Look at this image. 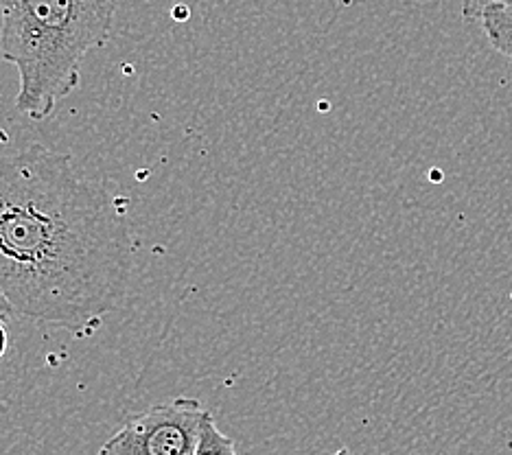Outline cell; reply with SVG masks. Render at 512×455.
I'll use <instances>...</instances> for the list:
<instances>
[{
    "instance_id": "8992f818",
    "label": "cell",
    "mask_w": 512,
    "mask_h": 455,
    "mask_svg": "<svg viewBox=\"0 0 512 455\" xmlns=\"http://www.w3.org/2000/svg\"><path fill=\"white\" fill-rule=\"evenodd\" d=\"M491 7H512V0H462V18L467 22H477Z\"/></svg>"
},
{
    "instance_id": "3957f363",
    "label": "cell",
    "mask_w": 512,
    "mask_h": 455,
    "mask_svg": "<svg viewBox=\"0 0 512 455\" xmlns=\"http://www.w3.org/2000/svg\"><path fill=\"white\" fill-rule=\"evenodd\" d=\"M208 412L191 396L158 403L132 416L101 447L103 455H195Z\"/></svg>"
},
{
    "instance_id": "7a4b0ae2",
    "label": "cell",
    "mask_w": 512,
    "mask_h": 455,
    "mask_svg": "<svg viewBox=\"0 0 512 455\" xmlns=\"http://www.w3.org/2000/svg\"><path fill=\"white\" fill-rule=\"evenodd\" d=\"M119 0H0V57L18 70L16 108L44 121L79 88L86 55L110 42Z\"/></svg>"
},
{
    "instance_id": "277c9868",
    "label": "cell",
    "mask_w": 512,
    "mask_h": 455,
    "mask_svg": "<svg viewBox=\"0 0 512 455\" xmlns=\"http://www.w3.org/2000/svg\"><path fill=\"white\" fill-rule=\"evenodd\" d=\"M480 22L495 49L512 57V7L486 9Z\"/></svg>"
},
{
    "instance_id": "ba28073f",
    "label": "cell",
    "mask_w": 512,
    "mask_h": 455,
    "mask_svg": "<svg viewBox=\"0 0 512 455\" xmlns=\"http://www.w3.org/2000/svg\"><path fill=\"white\" fill-rule=\"evenodd\" d=\"M7 322H0V359L5 357L7 346H9V335H7Z\"/></svg>"
},
{
    "instance_id": "9c48e42d",
    "label": "cell",
    "mask_w": 512,
    "mask_h": 455,
    "mask_svg": "<svg viewBox=\"0 0 512 455\" xmlns=\"http://www.w3.org/2000/svg\"><path fill=\"white\" fill-rule=\"evenodd\" d=\"M333 455H353L351 453V449H346V447H342V449H337Z\"/></svg>"
},
{
    "instance_id": "52a82bcc",
    "label": "cell",
    "mask_w": 512,
    "mask_h": 455,
    "mask_svg": "<svg viewBox=\"0 0 512 455\" xmlns=\"http://www.w3.org/2000/svg\"><path fill=\"white\" fill-rule=\"evenodd\" d=\"M11 315H16V311L11 307V302L5 298L3 291H0V322H9Z\"/></svg>"
},
{
    "instance_id": "6da1fadb",
    "label": "cell",
    "mask_w": 512,
    "mask_h": 455,
    "mask_svg": "<svg viewBox=\"0 0 512 455\" xmlns=\"http://www.w3.org/2000/svg\"><path fill=\"white\" fill-rule=\"evenodd\" d=\"M134 270L125 217L71 156L0 158V291L22 318L84 331L121 309Z\"/></svg>"
},
{
    "instance_id": "5b68a950",
    "label": "cell",
    "mask_w": 512,
    "mask_h": 455,
    "mask_svg": "<svg viewBox=\"0 0 512 455\" xmlns=\"http://www.w3.org/2000/svg\"><path fill=\"white\" fill-rule=\"evenodd\" d=\"M195 455H237L235 442L226 434H221L211 414H206L202 420L200 445H197Z\"/></svg>"
},
{
    "instance_id": "30bf717a",
    "label": "cell",
    "mask_w": 512,
    "mask_h": 455,
    "mask_svg": "<svg viewBox=\"0 0 512 455\" xmlns=\"http://www.w3.org/2000/svg\"><path fill=\"white\" fill-rule=\"evenodd\" d=\"M99 455H103V453H99Z\"/></svg>"
}]
</instances>
